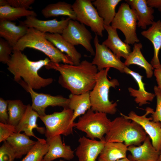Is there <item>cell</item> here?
Here are the masks:
<instances>
[{
  "label": "cell",
  "instance_id": "ee69618b",
  "mask_svg": "<svg viewBox=\"0 0 161 161\" xmlns=\"http://www.w3.org/2000/svg\"><path fill=\"white\" fill-rule=\"evenodd\" d=\"M158 10H159L161 12V8H160V9H159Z\"/></svg>",
  "mask_w": 161,
  "mask_h": 161
},
{
  "label": "cell",
  "instance_id": "52a82bcc",
  "mask_svg": "<svg viewBox=\"0 0 161 161\" xmlns=\"http://www.w3.org/2000/svg\"><path fill=\"white\" fill-rule=\"evenodd\" d=\"M137 21L135 11L127 3L123 2L119 6L111 26L122 31L125 38V43L132 45L140 41L136 31Z\"/></svg>",
  "mask_w": 161,
  "mask_h": 161
},
{
  "label": "cell",
  "instance_id": "5bb4252c",
  "mask_svg": "<svg viewBox=\"0 0 161 161\" xmlns=\"http://www.w3.org/2000/svg\"><path fill=\"white\" fill-rule=\"evenodd\" d=\"M78 142L75 152L78 161H96L105 143L104 139L97 140L84 136L80 137Z\"/></svg>",
  "mask_w": 161,
  "mask_h": 161
},
{
  "label": "cell",
  "instance_id": "9a60e30c",
  "mask_svg": "<svg viewBox=\"0 0 161 161\" xmlns=\"http://www.w3.org/2000/svg\"><path fill=\"white\" fill-rule=\"evenodd\" d=\"M71 19L67 18L58 21L56 19L47 20H41L36 17L30 16L21 23L28 28H33L44 33L61 34Z\"/></svg>",
  "mask_w": 161,
  "mask_h": 161
},
{
  "label": "cell",
  "instance_id": "7c38bea8",
  "mask_svg": "<svg viewBox=\"0 0 161 161\" xmlns=\"http://www.w3.org/2000/svg\"><path fill=\"white\" fill-rule=\"evenodd\" d=\"M146 112L143 115H139L134 111H131L128 115L120 113L127 119L133 121L140 125L148 134L152 141V143L155 149L158 151H161V125L160 122H155L152 120L151 117L147 116L151 114L154 109L147 107Z\"/></svg>",
  "mask_w": 161,
  "mask_h": 161
},
{
  "label": "cell",
  "instance_id": "ffe728a7",
  "mask_svg": "<svg viewBox=\"0 0 161 161\" xmlns=\"http://www.w3.org/2000/svg\"><path fill=\"white\" fill-rule=\"evenodd\" d=\"M28 27L21 23L18 25L11 21H0V36L13 47L27 33Z\"/></svg>",
  "mask_w": 161,
  "mask_h": 161
},
{
  "label": "cell",
  "instance_id": "277c9868",
  "mask_svg": "<svg viewBox=\"0 0 161 161\" xmlns=\"http://www.w3.org/2000/svg\"><path fill=\"white\" fill-rule=\"evenodd\" d=\"M27 48L43 52L53 63L73 65L68 56L61 51L46 38V33L34 28H28L26 34L13 47V50L21 51Z\"/></svg>",
  "mask_w": 161,
  "mask_h": 161
},
{
  "label": "cell",
  "instance_id": "f6af8a7d",
  "mask_svg": "<svg viewBox=\"0 0 161 161\" xmlns=\"http://www.w3.org/2000/svg\"><path fill=\"white\" fill-rule=\"evenodd\" d=\"M41 161H45L43 159Z\"/></svg>",
  "mask_w": 161,
  "mask_h": 161
},
{
  "label": "cell",
  "instance_id": "bcb514c9",
  "mask_svg": "<svg viewBox=\"0 0 161 161\" xmlns=\"http://www.w3.org/2000/svg\"><path fill=\"white\" fill-rule=\"evenodd\" d=\"M59 161H64V160H61Z\"/></svg>",
  "mask_w": 161,
  "mask_h": 161
},
{
  "label": "cell",
  "instance_id": "ba28073f",
  "mask_svg": "<svg viewBox=\"0 0 161 161\" xmlns=\"http://www.w3.org/2000/svg\"><path fill=\"white\" fill-rule=\"evenodd\" d=\"M73 111L69 108L39 117L46 127L47 138L62 135L67 136L73 133Z\"/></svg>",
  "mask_w": 161,
  "mask_h": 161
},
{
  "label": "cell",
  "instance_id": "4fadbf2b",
  "mask_svg": "<svg viewBox=\"0 0 161 161\" xmlns=\"http://www.w3.org/2000/svg\"><path fill=\"white\" fill-rule=\"evenodd\" d=\"M93 42L95 47L94 57L92 62L96 66L98 71L108 68H114L120 72L124 73L126 66L107 47L100 44L97 35L95 34Z\"/></svg>",
  "mask_w": 161,
  "mask_h": 161
},
{
  "label": "cell",
  "instance_id": "3957f363",
  "mask_svg": "<svg viewBox=\"0 0 161 161\" xmlns=\"http://www.w3.org/2000/svg\"><path fill=\"white\" fill-rule=\"evenodd\" d=\"M147 136V134L140 125L121 115L111 121L104 140L106 142L123 143L128 147L140 145Z\"/></svg>",
  "mask_w": 161,
  "mask_h": 161
},
{
  "label": "cell",
  "instance_id": "4316f807",
  "mask_svg": "<svg viewBox=\"0 0 161 161\" xmlns=\"http://www.w3.org/2000/svg\"><path fill=\"white\" fill-rule=\"evenodd\" d=\"M142 47L140 43L134 44L133 51L126 59L124 63L127 67L131 65L135 64L143 68L145 71L147 78H150L153 75L154 68L142 54L141 50Z\"/></svg>",
  "mask_w": 161,
  "mask_h": 161
},
{
  "label": "cell",
  "instance_id": "f1b7e54d",
  "mask_svg": "<svg viewBox=\"0 0 161 161\" xmlns=\"http://www.w3.org/2000/svg\"><path fill=\"white\" fill-rule=\"evenodd\" d=\"M121 0H95L92 3L99 16L103 20L104 25H110L116 13V8Z\"/></svg>",
  "mask_w": 161,
  "mask_h": 161
},
{
  "label": "cell",
  "instance_id": "d6a6232c",
  "mask_svg": "<svg viewBox=\"0 0 161 161\" xmlns=\"http://www.w3.org/2000/svg\"><path fill=\"white\" fill-rule=\"evenodd\" d=\"M48 145L46 140L40 138L21 161H41L47 152Z\"/></svg>",
  "mask_w": 161,
  "mask_h": 161
},
{
  "label": "cell",
  "instance_id": "4dcf8cb0",
  "mask_svg": "<svg viewBox=\"0 0 161 161\" xmlns=\"http://www.w3.org/2000/svg\"><path fill=\"white\" fill-rule=\"evenodd\" d=\"M37 14L34 11L13 7L8 5L0 6V21H15L21 17L33 16Z\"/></svg>",
  "mask_w": 161,
  "mask_h": 161
},
{
  "label": "cell",
  "instance_id": "2e32d148",
  "mask_svg": "<svg viewBox=\"0 0 161 161\" xmlns=\"http://www.w3.org/2000/svg\"><path fill=\"white\" fill-rule=\"evenodd\" d=\"M46 140L49 149L43 158L45 161H52L61 158L70 160L74 158V151L70 146L63 143L61 135L47 138Z\"/></svg>",
  "mask_w": 161,
  "mask_h": 161
},
{
  "label": "cell",
  "instance_id": "d6986e66",
  "mask_svg": "<svg viewBox=\"0 0 161 161\" xmlns=\"http://www.w3.org/2000/svg\"><path fill=\"white\" fill-rule=\"evenodd\" d=\"M38 113L35 111L30 104L27 105L25 112L18 124L16 126L17 132L24 131L27 135L32 136L37 139L40 138L36 137L33 132L34 129H36L40 133L45 134L46 129L39 127L37 123L38 118L39 117Z\"/></svg>",
  "mask_w": 161,
  "mask_h": 161
},
{
  "label": "cell",
  "instance_id": "e0dca14e",
  "mask_svg": "<svg viewBox=\"0 0 161 161\" xmlns=\"http://www.w3.org/2000/svg\"><path fill=\"white\" fill-rule=\"evenodd\" d=\"M127 150L131 154L128 156L131 161H158L160 153L153 146L148 136L142 144L137 146L130 145L128 147Z\"/></svg>",
  "mask_w": 161,
  "mask_h": 161
},
{
  "label": "cell",
  "instance_id": "7a4b0ae2",
  "mask_svg": "<svg viewBox=\"0 0 161 161\" xmlns=\"http://www.w3.org/2000/svg\"><path fill=\"white\" fill-rule=\"evenodd\" d=\"M50 61L48 58L36 61H32L21 51L13 50L7 64V69L14 75V81L18 83L22 78L23 80L33 89H38L53 82L52 78H44L38 74V71Z\"/></svg>",
  "mask_w": 161,
  "mask_h": 161
},
{
  "label": "cell",
  "instance_id": "cb8c5ba5",
  "mask_svg": "<svg viewBox=\"0 0 161 161\" xmlns=\"http://www.w3.org/2000/svg\"><path fill=\"white\" fill-rule=\"evenodd\" d=\"M46 38L59 50L65 52L71 58L73 65H79L81 57V54L75 46L66 40L61 35L58 33H46Z\"/></svg>",
  "mask_w": 161,
  "mask_h": 161
},
{
  "label": "cell",
  "instance_id": "8d00e7d4",
  "mask_svg": "<svg viewBox=\"0 0 161 161\" xmlns=\"http://www.w3.org/2000/svg\"><path fill=\"white\" fill-rule=\"evenodd\" d=\"M154 94L156 97V110L151 114L152 120L155 122H160L161 125V90L157 86L154 87Z\"/></svg>",
  "mask_w": 161,
  "mask_h": 161
},
{
  "label": "cell",
  "instance_id": "836d02e7",
  "mask_svg": "<svg viewBox=\"0 0 161 161\" xmlns=\"http://www.w3.org/2000/svg\"><path fill=\"white\" fill-rule=\"evenodd\" d=\"M13 51V47L4 39L0 38V61L7 64Z\"/></svg>",
  "mask_w": 161,
  "mask_h": 161
},
{
  "label": "cell",
  "instance_id": "f546056e",
  "mask_svg": "<svg viewBox=\"0 0 161 161\" xmlns=\"http://www.w3.org/2000/svg\"><path fill=\"white\" fill-rule=\"evenodd\" d=\"M41 13L46 18L60 16H68L71 19L76 20V14L72 5L65 1H59L50 4L43 9Z\"/></svg>",
  "mask_w": 161,
  "mask_h": 161
},
{
  "label": "cell",
  "instance_id": "44dd1931",
  "mask_svg": "<svg viewBox=\"0 0 161 161\" xmlns=\"http://www.w3.org/2000/svg\"><path fill=\"white\" fill-rule=\"evenodd\" d=\"M136 11L137 15V25L143 30L146 29L147 26L151 25L153 22L154 10L148 6L146 0H125Z\"/></svg>",
  "mask_w": 161,
  "mask_h": 161
},
{
  "label": "cell",
  "instance_id": "9c48e42d",
  "mask_svg": "<svg viewBox=\"0 0 161 161\" xmlns=\"http://www.w3.org/2000/svg\"><path fill=\"white\" fill-rule=\"evenodd\" d=\"M92 0H76L72 5L76 20L89 27L92 31L101 37L105 30L103 19L99 15Z\"/></svg>",
  "mask_w": 161,
  "mask_h": 161
},
{
  "label": "cell",
  "instance_id": "83f0119b",
  "mask_svg": "<svg viewBox=\"0 0 161 161\" xmlns=\"http://www.w3.org/2000/svg\"><path fill=\"white\" fill-rule=\"evenodd\" d=\"M90 92L80 95L71 94L69 96V108L73 111L72 121L78 117L84 114L91 109V104Z\"/></svg>",
  "mask_w": 161,
  "mask_h": 161
},
{
  "label": "cell",
  "instance_id": "60d3db41",
  "mask_svg": "<svg viewBox=\"0 0 161 161\" xmlns=\"http://www.w3.org/2000/svg\"><path fill=\"white\" fill-rule=\"evenodd\" d=\"M148 5L152 8H161V0H146Z\"/></svg>",
  "mask_w": 161,
  "mask_h": 161
},
{
  "label": "cell",
  "instance_id": "74e56055",
  "mask_svg": "<svg viewBox=\"0 0 161 161\" xmlns=\"http://www.w3.org/2000/svg\"><path fill=\"white\" fill-rule=\"evenodd\" d=\"M17 133L16 126L9 124L0 122V142L6 141L15 133Z\"/></svg>",
  "mask_w": 161,
  "mask_h": 161
},
{
  "label": "cell",
  "instance_id": "8fae6325",
  "mask_svg": "<svg viewBox=\"0 0 161 161\" xmlns=\"http://www.w3.org/2000/svg\"><path fill=\"white\" fill-rule=\"evenodd\" d=\"M61 35L72 45H81L91 55H95V52L91 44L93 37L91 33L84 25L77 20L70 19Z\"/></svg>",
  "mask_w": 161,
  "mask_h": 161
},
{
  "label": "cell",
  "instance_id": "ab89813d",
  "mask_svg": "<svg viewBox=\"0 0 161 161\" xmlns=\"http://www.w3.org/2000/svg\"><path fill=\"white\" fill-rule=\"evenodd\" d=\"M154 74L156 78L157 86L161 90V68L155 69Z\"/></svg>",
  "mask_w": 161,
  "mask_h": 161
},
{
  "label": "cell",
  "instance_id": "ac0fdd59",
  "mask_svg": "<svg viewBox=\"0 0 161 161\" xmlns=\"http://www.w3.org/2000/svg\"><path fill=\"white\" fill-rule=\"evenodd\" d=\"M104 27L108 36L102 44L109 48L119 58L123 57L126 59L131 52V47L121 40L117 29L110 25H104Z\"/></svg>",
  "mask_w": 161,
  "mask_h": 161
},
{
  "label": "cell",
  "instance_id": "1f68e13d",
  "mask_svg": "<svg viewBox=\"0 0 161 161\" xmlns=\"http://www.w3.org/2000/svg\"><path fill=\"white\" fill-rule=\"evenodd\" d=\"M9 115L8 123L16 126L23 116L27 105L20 100H7Z\"/></svg>",
  "mask_w": 161,
  "mask_h": 161
},
{
  "label": "cell",
  "instance_id": "8992f818",
  "mask_svg": "<svg viewBox=\"0 0 161 161\" xmlns=\"http://www.w3.org/2000/svg\"><path fill=\"white\" fill-rule=\"evenodd\" d=\"M111 121L106 114L90 109L79 117L77 122L74 123L73 127L85 133L87 138L102 140L109 131Z\"/></svg>",
  "mask_w": 161,
  "mask_h": 161
},
{
  "label": "cell",
  "instance_id": "d590c367",
  "mask_svg": "<svg viewBox=\"0 0 161 161\" xmlns=\"http://www.w3.org/2000/svg\"><path fill=\"white\" fill-rule=\"evenodd\" d=\"M35 1L34 0H0V6L8 5L27 10Z\"/></svg>",
  "mask_w": 161,
  "mask_h": 161
},
{
  "label": "cell",
  "instance_id": "6da1fadb",
  "mask_svg": "<svg viewBox=\"0 0 161 161\" xmlns=\"http://www.w3.org/2000/svg\"><path fill=\"white\" fill-rule=\"evenodd\" d=\"M45 67L59 72V83L75 95L91 91L96 83L98 72L96 66L86 60L82 61L77 65L50 61Z\"/></svg>",
  "mask_w": 161,
  "mask_h": 161
},
{
  "label": "cell",
  "instance_id": "603a6c76",
  "mask_svg": "<svg viewBox=\"0 0 161 161\" xmlns=\"http://www.w3.org/2000/svg\"><path fill=\"white\" fill-rule=\"evenodd\" d=\"M124 73L131 76L134 79L138 86V89L131 87L128 88L130 95L135 97L134 101L139 106L149 103L148 102H152L155 95L154 94L149 92L145 90L144 83L143 81V76L138 73L130 69L127 66L124 69Z\"/></svg>",
  "mask_w": 161,
  "mask_h": 161
},
{
  "label": "cell",
  "instance_id": "d4e9b609",
  "mask_svg": "<svg viewBox=\"0 0 161 161\" xmlns=\"http://www.w3.org/2000/svg\"><path fill=\"white\" fill-rule=\"evenodd\" d=\"M14 151L16 158H20L33 148L36 141L31 140L24 133H16L6 140Z\"/></svg>",
  "mask_w": 161,
  "mask_h": 161
},
{
  "label": "cell",
  "instance_id": "30bf717a",
  "mask_svg": "<svg viewBox=\"0 0 161 161\" xmlns=\"http://www.w3.org/2000/svg\"><path fill=\"white\" fill-rule=\"evenodd\" d=\"M18 83L30 94L32 108L39 116H44L46 114L45 112L46 109L49 106H58L64 109L69 108V98L61 95L54 96L49 94L37 93L22 79Z\"/></svg>",
  "mask_w": 161,
  "mask_h": 161
},
{
  "label": "cell",
  "instance_id": "5b68a950",
  "mask_svg": "<svg viewBox=\"0 0 161 161\" xmlns=\"http://www.w3.org/2000/svg\"><path fill=\"white\" fill-rule=\"evenodd\" d=\"M110 69L108 68L98 71L95 85L89 93L91 109L92 110L113 115L117 111V102H113L109 100V91L111 87L115 88L120 84L115 78L110 80L108 79V74Z\"/></svg>",
  "mask_w": 161,
  "mask_h": 161
},
{
  "label": "cell",
  "instance_id": "7402d4cb",
  "mask_svg": "<svg viewBox=\"0 0 161 161\" xmlns=\"http://www.w3.org/2000/svg\"><path fill=\"white\" fill-rule=\"evenodd\" d=\"M141 35L150 41L154 49L153 57L151 64L155 69L161 68V64L158 57L161 49V21L160 20L154 21L146 30L141 32Z\"/></svg>",
  "mask_w": 161,
  "mask_h": 161
},
{
  "label": "cell",
  "instance_id": "7dc6e473",
  "mask_svg": "<svg viewBox=\"0 0 161 161\" xmlns=\"http://www.w3.org/2000/svg\"></svg>",
  "mask_w": 161,
  "mask_h": 161
},
{
  "label": "cell",
  "instance_id": "f35d334b",
  "mask_svg": "<svg viewBox=\"0 0 161 161\" xmlns=\"http://www.w3.org/2000/svg\"><path fill=\"white\" fill-rule=\"evenodd\" d=\"M9 115L8 111L7 100L0 98V122L8 123Z\"/></svg>",
  "mask_w": 161,
  "mask_h": 161
},
{
  "label": "cell",
  "instance_id": "7bdbcfd3",
  "mask_svg": "<svg viewBox=\"0 0 161 161\" xmlns=\"http://www.w3.org/2000/svg\"><path fill=\"white\" fill-rule=\"evenodd\" d=\"M158 161H161V151L160 152V154L159 156Z\"/></svg>",
  "mask_w": 161,
  "mask_h": 161
},
{
  "label": "cell",
  "instance_id": "e575fe53",
  "mask_svg": "<svg viewBox=\"0 0 161 161\" xmlns=\"http://www.w3.org/2000/svg\"><path fill=\"white\" fill-rule=\"evenodd\" d=\"M0 147V161H13L16 158L15 153L7 141Z\"/></svg>",
  "mask_w": 161,
  "mask_h": 161
},
{
  "label": "cell",
  "instance_id": "b9f144b4",
  "mask_svg": "<svg viewBox=\"0 0 161 161\" xmlns=\"http://www.w3.org/2000/svg\"><path fill=\"white\" fill-rule=\"evenodd\" d=\"M115 161H131L130 160H129L128 159V158H127V157H126L123 158L118 160Z\"/></svg>",
  "mask_w": 161,
  "mask_h": 161
},
{
  "label": "cell",
  "instance_id": "484cf974",
  "mask_svg": "<svg viewBox=\"0 0 161 161\" xmlns=\"http://www.w3.org/2000/svg\"><path fill=\"white\" fill-rule=\"evenodd\" d=\"M128 147L123 143L106 142L98 161H115L126 157Z\"/></svg>",
  "mask_w": 161,
  "mask_h": 161
}]
</instances>
